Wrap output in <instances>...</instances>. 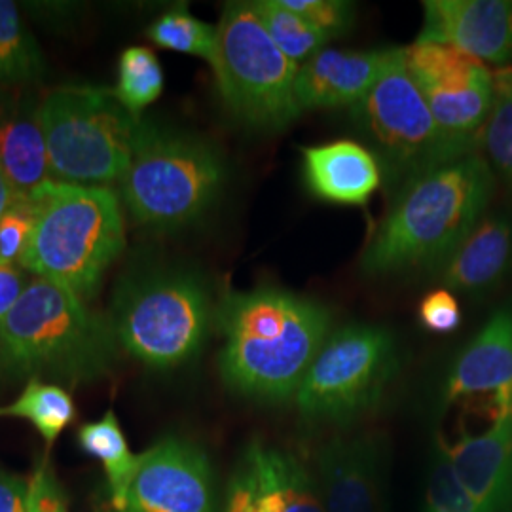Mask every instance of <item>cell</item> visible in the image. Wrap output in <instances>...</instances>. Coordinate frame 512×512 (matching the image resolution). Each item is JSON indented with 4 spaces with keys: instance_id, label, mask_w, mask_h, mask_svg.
I'll return each mask as SVG.
<instances>
[{
    "instance_id": "7a4b0ae2",
    "label": "cell",
    "mask_w": 512,
    "mask_h": 512,
    "mask_svg": "<svg viewBox=\"0 0 512 512\" xmlns=\"http://www.w3.org/2000/svg\"><path fill=\"white\" fill-rule=\"evenodd\" d=\"M494 190L495 173L480 150L429 169L395 196L361 256L363 272L437 268L488 213Z\"/></svg>"
},
{
    "instance_id": "7c38bea8",
    "label": "cell",
    "mask_w": 512,
    "mask_h": 512,
    "mask_svg": "<svg viewBox=\"0 0 512 512\" xmlns=\"http://www.w3.org/2000/svg\"><path fill=\"white\" fill-rule=\"evenodd\" d=\"M114 512H215L211 465L200 448L183 439L160 440L137 465Z\"/></svg>"
},
{
    "instance_id": "6da1fadb",
    "label": "cell",
    "mask_w": 512,
    "mask_h": 512,
    "mask_svg": "<svg viewBox=\"0 0 512 512\" xmlns=\"http://www.w3.org/2000/svg\"><path fill=\"white\" fill-rule=\"evenodd\" d=\"M215 325L224 336L219 355L224 384L251 399L285 403L294 401L329 338L332 317L315 300L258 287L224 294Z\"/></svg>"
},
{
    "instance_id": "3957f363",
    "label": "cell",
    "mask_w": 512,
    "mask_h": 512,
    "mask_svg": "<svg viewBox=\"0 0 512 512\" xmlns=\"http://www.w3.org/2000/svg\"><path fill=\"white\" fill-rule=\"evenodd\" d=\"M118 346L110 319L67 287L33 275L0 325V378L92 382L109 372Z\"/></svg>"
},
{
    "instance_id": "8fae6325",
    "label": "cell",
    "mask_w": 512,
    "mask_h": 512,
    "mask_svg": "<svg viewBox=\"0 0 512 512\" xmlns=\"http://www.w3.org/2000/svg\"><path fill=\"white\" fill-rule=\"evenodd\" d=\"M406 69L448 143L478 152L494 105V73L475 57L435 42L404 48Z\"/></svg>"
},
{
    "instance_id": "52a82bcc",
    "label": "cell",
    "mask_w": 512,
    "mask_h": 512,
    "mask_svg": "<svg viewBox=\"0 0 512 512\" xmlns=\"http://www.w3.org/2000/svg\"><path fill=\"white\" fill-rule=\"evenodd\" d=\"M211 67L224 107L245 128L274 133L300 118V67L275 46L251 2L224 6Z\"/></svg>"
},
{
    "instance_id": "ffe728a7",
    "label": "cell",
    "mask_w": 512,
    "mask_h": 512,
    "mask_svg": "<svg viewBox=\"0 0 512 512\" xmlns=\"http://www.w3.org/2000/svg\"><path fill=\"white\" fill-rule=\"evenodd\" d=\"M302 173L315 198L346 207H365L384 184L376 156L351 139L302 148Z\"/></svg>"
},
{
    "instance_id": "4316f807",
    "label": "cell",
    "mask_w": 512,
    "mask_h": 512,
    "mask_svg": "<svg viewBox=\"0 0 512 512\" xmlns=\"http://www.w3.org/2000/svg\"><path fill=\"white\" fill-rule=\"evenodd\" d=\"M148 38L158 48L177 54L194 55L213 65L217 55V25H209L190 14L181 4L150 23Z\"/></svg>"
},
{
    "instance_id": "2e32d148",
    "label": "cell",
    "mask_w": 512,
    "mask_h": 512,
    "mask_svg": "<svg viewBox=\"0 0 512 512\" xmlns=\"http://www.w3.org/2000/svg\"><path fill=\"white\" fill-rule=\"evenodd\" d=\"M397 48L344 52L321 50L300 65L296 101L304 110L351 109L387 71Z\"/></svg>"
},
{
    "instance_id": "5bb4252c",
    "label": "cell",
    "mask_w": 512,
    "mask_h": 512,
    "mask_svg": "<svg viewBox=\"0 0 512 512\" xmlns=\"http://www.w3.org/2000/svg\"><path fill=\"white\" fill-rule=\"evenodd\" d=\"M315 478L325 512H389L382 450L372 440H332L319 450Z\"/></svg>"
},
{
    "instance_id": "8992f818",
    "label": "cell",
    "mask_w": 512,
    "mask_h": 512,
    "mask_svg": "<svg viewBox=\"0 0 512 512\" xmlns=\"http://www.w3.org/2000/svg\"><path fill=\"white\" fill-rule=\"evenodd\" d=\"M52 179L82 186L118 184L128 171L141 118L112 88L63 86L38 107Z\"/></svg>"
},
{
    "instance_id": "9a60e30c",
    "label": "cell",
    "mask_w": 512,
    "mask_h": 512,
    "mask_svg": "<svg viewBox=\"0 0 512 512\" xmlns=\"http://www.w3.org/2000/svg\"><path fill=\"white\" fill-rule=\"evenodd\" d=\"M440 450L484 512H501L512 499V408L499 410L480 435H465Z\"/></svg>"
},
{
    "instance_id": "603a6c76",
    "label": "cell",
    "mask_w": 512,
    "mask_h": 512,
    "mask_svg": "<svg viewBox=\"0 0 512 512\" xmlns=\"http://www.w3.org/2000/svg\"><path fill=\"white\" fill-rule=\"evenodd\" d=\"M0 416L31 421L40 437L52 446L65 427L73 423L76 408L71 393L61 385L29 380L14 403L0 408Z\"/></svg>"
},
{
    "instance_id": "8d00e7d4",
    "label": "cell",
    "mask_w": 512,
    "mask_h": 512,
    "mask_svg": "<svg viewBox=\"0 0 512 512\" xmlns=\"http://www.w3.org/2000/svg\"><path fill=\"white\" fill-rule=\"evenodd\" d=\"M29 512H37V511H35V509H33V507H31V505H29Z\"/></svg>"
},
{
    "instance_id": "7402d4cb",
    "label": "cell",
    "mask_w": 512,
    "mask_h": 512,
    "mask_svg": "<svg viewBox=\"0 0 512 512\" xmlns=\"http://www.w3.org/2000/svg\"><path fill=\"white\" fill-rule=\"evenodd\" d=\"M46 71L37 40L25 27L18 6L0 0V86L25 88Z\"/></svg>"
},
{
    "instance_id": "cb8c5ba5",
    "label": "cell",
    "mask_w": 512,
    "mask_h": 512,
    "mask_svg": "<svg viewBox=\"0 0 512 512\" xmlns=\"http://www.w3.org/2000/svg\"><path fill=\"white\" fill-rule=\"evenodd\" d=\"M78 442L86 454L105 465L112 507L118 505L135 471L137 456L129 452L128 442L116 414L109 410L101 420L82 425L78 431Z\"/></svg>"
},
{
    "instance_id": "ac0fdd59",
    "label": "cell",
    "mask_w": 512,
    "mask_h": 512,
    "mask_svg": "<svg viewBox=\"0 0 512 512\" xmlns=\"http://www.w3.org/2000/svg\"><path fill=\"white\" fill-rule=\"evenodd\" d=\"M38 107L29 90L0 86V167L19 198L54 181Z\"/></svg>"
},
{
    "instance_id": "f1b7e54d",
    "label": "cell",
    "mask_w": 512,
    "mask_h": 512,
    "mask_svg": "<svg viewBox=\"0 0 512 512\" xmlns=\"http://www.w3.org/2000/svg\"><path fill=\"white\" fill-rule=\"evenodd\" d=\"M427 509V512H484L465 490L442 450L427 486Z\"/></svg>"
},
{
    "instance_id": "4dcf8cb0",
    "label": "cell",
    "mask_w": 512,
    "mask_h": 512,
    "mask_svg": "<svg viewBox=\"0 0 512 512\" xmlns=\"http://www.w3.org/2000/svg\"><path fill=\"white\" fill-rule=\"evenodd\" d=\"M311 27L329 38L346 33L353 23V6L344 0H281Z\"/></svg>"
},
{
    "instance_id": "d590c367",
    "label": "cell",
    "mask_w": 512,
    "mask_h": 512,
    "mask_svg": "<svg viewBox=\"0 0 512 512\" xmlns=\"http://www.w3.org/2000/svg\"><path fill=\"white\" fill-rule=\"evenodd\" d=\"M14 200V190L8 183L2 167H0V217L6 213V209L10 207V203Z\"/></svg>"
},
{
    "instance_id": "d6986e66",
    "label": "cell",
    "mask_w": 512,
    "mask_h": 512,
    "mask_svg": "<svg viewBox=\"0 0 512 512\" xmlns=\"http://www.w3.org/2000/svg\"><path fill=\"white\" fill-rule=\"evenodd\" d=\"M446 397L450 403L490 397L494 416L512 408V310L495 311L459 355L446 385Z\"/></svg>"
},
{
    "instance_id": "484cf974",
    "label": "cell",
    "mask_w": 512,
    "mask_h": 512,
    "mask_svg": "<svg viewBox=\"0 0 512 512\" xmlns=\"http://www.w3.org/2000/svg\"><path fill=\"white\" fill-rule=\"evenodd\" d=\"M164 84V69L150 48L131 46L122 52L112 92L135 118H141V112L162 95Z\"/></svg>"
},
{
    "instance_id": "83f0119b",
    "label": "cell",
    "mask_w": 512,
    "mask_h": 512,
    "mask_svg": "<svg viewBox=\"0 0 512 512\" xmlns=\"http://www.w3.org/2000/svg\"><path fill=\"white\" fill-rule=\"evenodd\" d=\"M494 105L480 148L495 175L512 190V69L494 73Z\"/></svg>"
},
{
    "instance_id": "44dd1931",
    "label": "cell",
    "mask_w": 512,
    "mask_h": 512,
    "mask_svg": "<svg viewBox=\"0 0 512 512\" xmlns=\"http://www.w3.org/2000/svg\"><path fill=\"white\" fill-rule=\"evenodd\" d=\"M512 268V219L486 213L439 266L442 289L480 294L494 289Z\"/></svg>"
},
{
    "instance_id": "e0dca14e",
    "label": "cell",
    "mask_w": 512,
    "mask_h": 512,
    "mask_svg": "<svg viewBox=\"0 0 512 512\" xmlns=\"http://www.w3.org/2000/svg\"><path fill=\"white\" fill-rule=\"evenodd\" d=\"M232 484L251 497L256 512H325L317 478L291 452L251 444Z\"/></svg>"
},
{
    "instance_id": "d4e9b609",
    "label": "cell",
    "mask_w": 512,
    "mask_h": 512,
    "mask_svg": "<svg viewBox=\"0 0 512 512\" xmlns=\"http://www.w3.org/2000/svg\"><path fill=\"white\" fill-rule=\"evenodd\" d=\"M251 6L275 46L298 67L325 50L330 42L327 35L311 27L308 21L294 14L281 0H255Z\"/></svg>"
},
{
    "instance_id": "30bf717a",
    "label": "cell",
    "mask_w": 512,
    "mask_h": 512,
    "mask_svg": "<svg viewBox=\"0 0 512 512\" xmlns=\"http://www.w3.org/2000/svg\"><path fill=\"white\" fill-rule=\"evenodd\" d=\"M395 370L397 349L389 330L374 325L332 330L294 403L308 420H351L380 401Z\"/></svg>"
},
{
    "instance_id": "e575fe53",
    "label": "cell",
    "mask_w": 512,
    "mask_h": 512,
    "mask_svg": "<svg viewBox=\"0 0 512 512\" xmlns=\"http://www.w3.org/2000/svg\"><path fill=\"white\" fill-rule=\"evenodd\" d=\"M31 478L0 473V512H29Z\"/></svg>"
},
{
    "instance_id": "9c48e42d",
    "label": "cell",
    "mask_w": 512,
    "mask_h": 512,
    "mask_svg": "<svg viewBox=\"0 0 512 512\" xmlns=\"http://www.w3.org/2000/svg\"><path fill=\"white\" fill-rule=\"evenodd\" d=\"M349 118L382 165L393 198L429 169L463 156L440 131L408 73L404 48H397L382 78L349 109Z\"/></svg>"
},
{
    "instance_id": "4fadbf2b",
    "label": "cell",
    "mask_w": 512,
    "mask_h": 512,
    "mask_svg": "<svg viewBox=\"0 0 512 512\" xmlns=\"http://www.w3.org/2000/svg\"><path fill=\"white\" fill-rule=\"evenodd\" d=\"M416 42L456 48L484 65H511L512 0H427Z\"/></svg>"
},
{
    "instance_id": "f546056e",
    "label": "cell",
    "mask_w": 512,
    "mask_h": 512,
    "mask_svg": "<svg viewBox=\"0 0 512 512\" xmlns=\"http://www.w3.org/2000/svg\"><path fill=\"white\" fill-rule=\"evenodd\" d=\"M35 224V207L31 198L14 196L6 213L0 217V264L18 266L25 253Z\"/></svg>"
},
{
    "instance_id": "ba28073f",
    "label": "cell",
    "mask_w": 512,
    "mask_h": 512,
    "mask_svg": "<svg viewBox=\"0 0 512 512\" xmlns=\"http://www.w3.org/2000/svg\"><path fill=\"white\" fill-rule=\"evenodd\" d=\"M213 323L209 291L188 272H152L129 279L116 294L110 319L118 344L152 368L190 361Z\"/></svg>"
},
{
    "instance_id": "277c9868",
    "label": "cell",
    "mask_w": 512,
    "mask_h": 512,
    "mask_svg": "<svg viewBox=\"0 0 512 512\" xmlns=\"http://www.w3.org/2000/svg\"><path fill=\"white\" fill-rule=\"evenodd\" d=\"M31 200L35 224L19 268L90 296L126 247L120 196L107 186L50 181Z\"/></svg>"
},
{
    "instance_id": "5b68a950",
    "label": "cell",
    "mask_w": 512,
    "mask_h": 512,
    "mask_svg": "<svg viewBox=\"0 0 512 512\" xmlns=\"http://www.w3.org/2000/svg\"><path fill=\"white\" fill-rule=\"evenodd\" d=\"M226 181L219 150L141 118L128 171L118 183L131 219L150 230H179L211 209Z\"/></svg>"
},
{
    "instance_id": "d6a6232c",
    "label": "cell",
    "mask_w": 512,
    "mask_h": 512,
    "mask_svg": "<svg viewBox=\"0 0 512 512\" xmlns=\"http://www.w3.org/2000/svg\"><path fill=\"white\" fill-rule=\"evenodd\" d=\"M29 505L37 512H67L63 494L46 465H42L31 478Z\"/></svg>"
},
{
    "instance_id": "1f68e13d",
    "label": "cell",
    "mask_w": 512,
    "mask_h": 512,
    "mask_svg": "<svg viewBox=\"0 0 512 512\" xmlns=\"http://www.w3.org/2000/svg\"><path fill=\"white\" fill-rule=\"evenodd\" d=\"M421 325L431 332H452L461 325V310L452 291L437 289L425 294L420 304Z\"/></svg>"
},
{
    "instance_id": "836d02e7",
    "label": "cell",
    "mask_w": 512,
    "mask_h": 512,
    "mask_svg": "<svg viewBox=\"0 0 512 512\" xmlns=\"http://www.w3.org/2000/svg\"><path fill=\"white\" fill-rule=\"evenodd\" d=\"M29 281L31 279L25 277V270H21L19 266L0 264V325L18 304Z\"/></svg>"
}]
</instances>
